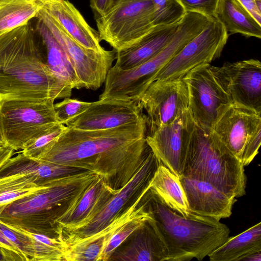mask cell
<instances>
[{
	"instance_id": "6da1fadb",
	"label": "cell",
	"mask_w": 261,
	"mask_h": 261,
	"mask_svg": "<svg viewBox=\"0 0 261 261\" xmlns=\"http://www.w3.org/2000/svg\"><path fill=\"white\" fill-rule=\"evenodd\" d=\"M146 117L138 122L101 130L66 126L38 160L94 172L118 191L141 165L148 145Z\"/></svg>"
},
{
	"instance_id": "7a4b0ae2",
	"label": "cell",
	"mask_w": 261,
	"mask_h": 261,
	"mask_svg": "<svg viewBox=\"0 0 261 261\" xmlns=\"http://www.w3.org/2000/svg\"><path fill=\"white\" fill-rule=\"evenodd\" d=\"M46 64L41 39L31 21L0 35V101L69 97Z\"/></svg>"
},
{
	"instance_id": "3957f363",
	"label": "cell",
	"mask_w": 261,
	"mask_h": 261,
	"mask_svg": "<svg viewBox=\"0 0 261 261\" xmlns=\"http://www.w3.org/2000/svg\"><path fill=\"white\" fill-rule=\"evenodd\" d=\"M99 176L86 171L53 179L32 193L0 204V222L60 239L58 221L73 208L85 190Z\"/></svg>"
},
{
	"instance_id": "277c9868",
	"label": "cell",
	"mask_w": 261,
	"mask_h": 261,
	"mask_svg": "<svg viewBox=\"0 0 261 261\" xmlns=\"http://www.w3.org/2000/svg\"><path fill=\"white\" fill-rule=\"evenodd\" d=\"M163 243L167 261L201 260L229 237L230 230L215 219L193 213L185 216L168 206L150 188L142 198Z\"/></svg>"
},
{
	"instance_id": "5b68a950",
	"label": "cell",
	"mask_w": 261,
	"mask_h": 261,
	"mask_svg": "<svg viewBox=\"0 0 261 261\" xmlns=\"http://www.w3.org/2000/svg\"><path fill=\"white\" fill-rule=\"evenodd\" d=\"M182 175L210 182L236 198L245 194L244 166L210 130L196 124Z\"/></svg>"
},
{
	"instance_id": "8992f818",
	"label": "cell",
	"mask_w": 261,
	"mask_h": 261,
	"mask_svg": "<svg viewBox=\"0 0 261 261\" xmlns=\"http://www.w3.org/2000/svg\"><path fill=\"white\" fill-rule=\"evenodd\" d=\"M203 29V24L196 17L185 14L172 39L153 58L126 70H118L112 66L107 74L105 89L99 99L139 102L161 69Z\"/></svg>"
},
{
	"instance_id": "52a82bcc",
	"label": "cell",
	"mask_w": 261,
	"mask_h": 261,
	"mask_svg": "<svg viewBox=\"0 0 261 261\" xmlns=\"http://www.w3.org/2000/svg\"><path fill=\"white\" fill-rule=\"evenodd\" d=\"M55 99H13L0 101V129L4 145L22 149L58 122Z\"/></svg>"
},
{
	"instance_id": "ba28073f",
	"label": "cell",
	"mask_w": 261,
	"mask_h": 261,
	"mask_svg": "<svg viewBox=\"0 0 261 261\" xmlns=\"http://www.w3.org/2000/svg\"><path fill=\"white\" fill-rule=\"evenodd\" d=\"M154 13L151 0H116L106 15L96 17L100 40L116 52L130 48L153 29Z\"/></svg>"
},
{
	"instance_id": "9c48e42d",
	"label": "cell",
	"mask_w": 261,
	"mask_h": 261,
	"mask_svg": "<svg viewBox=\"0 0 261 261\" xmlns=\"http://www.w3.org/2000/svg\"><path fill=\"white\" fill-rule=\"evenodd\" d=\"M161 164L148 145L141 165L127 184L106 202L89 223L79 228L61 234L60 239L68 247L106 227L145 193Z\"/></svg>"
},
{
	"instance_id": "30bf717a",
	"label": "cell",
	"mask_w": 261,
	"mask_h": 261,
	"mask_svg": "<svg viewBox=\"0 0 261 261\" xmlns=\"http://www.w3.org/2000/svg\"><path fill=\"white\" fill-rule=\"evenodd\" d=\"M188 91L189 110L195 123L210 130L220 111L232 102L219 67L203 64L182 77Z\"/></svg>"
},
{
	"instance_id": "8fae6325",
	"label": "cell",
	"mask_w": 261,
	"mask_h": 261,
	"mask_svg": "<svg viewBox=\"0 0 261 261\" xmlns=\"http://www.w3.org/2000/svg\"><path fill=\"white\" fill-rule=\"evenodd\" d=\"M36 17L47 26L66 53L82 88L95 90L105 82L107 74L116 58L115 50L96 51L87 49L69 37L44 10Z\"/></svg>"
},
{
	"instance_id": "7c38bea8",
	"label": "cell",
	"mask_w": 261,
	"mask_h": 261,
	"mask_svg": "<svg viewBox=\"0 0 261 261\" xmlns=\"http://www.w3.org/2000/svg\"><path fill=\"white\" fill-rule=\"evenodd\" d=\"M228 36L222 23L217 17L212 18L203 30L161 69L155 80L181 79L196 66L210 63L220 57Z\"/></svg>"
},
{
	"instance_id": "4fadbf2b",
	"label": "cell",
	"mask_w": 261,
	"mask_h": 261,
	"mask_svg": "<svg viewBox=\"0 0 261 261\" xmlns=\"http://www.w3.org/2000/svg\"><path fill=\"white\" fill-rule=\"evenodd\" d=\"M146 112L148 134L174 121L189 108L187 85L182 78L154 81L140 99Z\"/></svg>"
},
{
	"instance_id": "5bb4252c",
	"label": "cell",
	"mask_w": 261,
	"mask_h": 261,
	"mask_svg": "<svg viewBox=\"0 0 261 261\" xmlns=\"http://www.w3.org/2000/svg\"><path fill=\"white\" fill-rule=\"evenodd\" d=\"M195 124L188 109L172 122L145 137L147 144L161 163L178 177L184 172Z\"/></svg>"
},
{
	"instance_id": "9a60e30c",
	"label": "cell",
	"mask_w": 261,
	"mask_h": 261,
	"mask_svg": "<svg viewBox=\"0 0 261 261\" xmlns=\"http://www.w3.org/2000/svg\"><path fill=\"white\" fill-rule=\"evenodd\" d=\"M145 117L139 102L103 98L91 102L84 111L64 125L82 130L107 129L135 123Z\"/></svg>"
},
{
	"instance_id": "2e32d148",
	"label": "cell",
	"mask_w": 261,
	"mask_h": 261,
	"mask_svg": "<svg viewBox=\"0 0 261 261\" xmlns=\"http://www.w3.org/2000/svg\"><path fill=\"white\" fill-rule=\"evenodd\" d=\"M261 127V113L234 102L219 113L210 130L241 161L245 145Z\"/></svg>"
},
{
	"instance_id": "e0dca14e",
	"label": "cell",
	"mask_w": 261,
	"mask_h": 261,
	"mask_svg": "<svg viewBox=\"0 0 261 261\" xmlns=\"http://www.w3.org/2000/svg\"><path fill=\"white\" fill-rule=\"evenodd\" d=\"M232 102L261 113V63L257 59L227 62L219 67Z\"/></svg>"
},
{
	"instance_id": "ac0fdd59",
	"label": "cell",
	"mask_w": 261,
	"mask_h": 261,
	"mask_svg": "<svg viewBox=\"0 0 261 261\" xmlns=\"http://www.w3.org/2000/svg\"><path fill=\"white\" fill-rule=\"evenodd\" d=\"M179 177L190 212L218 221L230 216L234 197L207 181L182 175Z\"/></svg>"
},
{
	"instance_id": "d6986e66",
	"label": "cell",
	"mask_w": 261,
	"mask_h": 261,
	"mask_svg": "<svg viewBox=\"0 0 261 261\" xmlns=\"http://www.w3.org/2000/svg\"><path fill=\"white\" fill-rule=\"evenodd\" d=\"M41 9L53 18L72 39L82 46L96 51L105 50L100 45L97 31L86 21L68 0H37Z\"/></svg>"
},
{
	"instance_id": "ffe728a7",
	"label": "cell",
	"mask_w": 261,
	"mask_h": 261,
	"mask_svg": "<svg viewBox=\"0 0 261 261\" xmlns=\"http://www.w3.org/2000/svg\"><path fill=\"white\" fill-rule=\"evenodd\" d=\"M118 191L111 188L101 176L97 178L85 190L73 208L58 221L59 237L89 223Z\"/></svg>"
},
{
	"instance_id": "44dd1931",
	"label": "cell",
	"mask_w": 261,
	"mask_h": 261,
	"mask_svg": "<svg viewBox=\"0 0 261 261\" xmlns=\"http://www.w3.org/2000/svg\"><path fill=\"white\" fill-rule=\"evenodd\" d=\"M143 196L101 231L68 246L65 252L64 261L99 260L101 253L116 231L141 211L143 205L141 199Z\"/></svg>"
},
{
	"instance_id": "7402d4cb",
	"label": "cell",
	"mask_w": 261,
	"mask_h": 261,
	"mask_svg": "<svg viewBox=\"0 0 261 261\" xmlns=\"http://www.w3.org/2000/svg\"><path fill=\"white\" fill-rule=\"evenodd\" d=\"M179 22L155 26L140 42L130 48L117 52L116 62L113 67L118 70H126L153 58L172 39Z\"/></svg>"
},
{
	"instance_id": "603a6c76",
	"label": "cell",
	"mask_w": 261,
	"mask_h": 261,
	"mask_svg": "<svg viewBox=\"0 0 261 261\" xmlns=\"http://www.w3.org/2000/svg\"><path fill=\"white\" fill-rule=\"evenodd\" d=\"M129 238V241L121 250L116 249L109 260L165 261L166 248L149 222L146 221Z\"/></svg>"
},
{
	"instance_id": "cb8c5ba5",
	"label": "cell",
	"mask_w": 261,
	"mask_h": 261,
	"mask_svg": "<svg viewBox=\"0 0 261 261\" xmlns=\"http://www.w3.org/2000/svg\"><path fill=\"white\" fill-rule=\"evenodd\" d=\"M34 26L43 44L46 64L50 72L69 91L81 89V84L63 48L39 18Z\"/></svg>"
},
{
	"instance_id": "d4e9b609",
	"label": "cell",
	"mask_w": 261,
	"mask_h": 261,
	"mask_svg": "<svg viewBox=\"0 0 261 261\" xmlns=\"http://www.w3.org/2000/svg\"><path fill=\"white\" fill-rule=\"evenodd\" d=\"M86 171L30 158L21 153L8 159L0 167V178L15 175L29 174L47 182L54 179Z\"/></svg>"
},
{
	"instance_id": "484cf974",
	"label": "cell",
	"mask_w": 261,
	"mask_h": 261,
	"mask_svg": "<svg viewBox=\"0 0 261 261\" xmlns=\"http://www.w3.org/2000/svg\"><path fill=\"white\" fill-rule=\"evenodd\" d=\"M261 251V223L227 239L208 255L211 261H238Z\"/></svg>"
},
{
	"instance_id": "4316f807",
	"label": "cell",
	"mask_w": 261,
	"mask_h": 261,
	"mask_svg": "<svg viewBox=\"0 0 261 261\" xmlns=\"http://www.w3.org/2000/svg\"><path fill=\"white\" fill-rule=\"evenodd\" d=\"M149 188L169 207L185 216L190 214L179 177L162 163L154 175Z\"/></svg>"
},
{
	"instance_id": "83f0119b",
	"label": "cell",
	"mask_w": 261,
	"mask_h": 261,
	"mask_svg": "<svg viewBox=\"0 0 261 261\" xmlns=\"http://www.w3.org/2000/svg\"><path fill=\"white\" fill-rule=\"evenodd\" d=\"M228 35L261 38V25L237 0H220L216 17Z\"/></svg>"
},
{
	"instance_id": "f1b7e54d",
	"label": "cell",
	"mask_w": 261,
	"mask_h": 261,
	"mask_svg": "<svg viewBox=\"0 0 261 261\" xmlns=\"http://www.w3.org/2000/svg\"><path fill=\"white\" fill-rule=\"evenodd\" d=\"M40 9L37 0H0V35L36 18Z\"/></svg>"
},
{
	"instance_id": "f546056e",
	"label": "cell",
	"mask_w": 261,
	"mask_h": 261,
	"mask_svg": "<svg viewBox=\"0 0 261 261\" xmlns=\"http://www.w3.org/2000/svg\"><path fill=\"white\" fill-rule=\"evenodd\" d=\"M26 232L32 241L34 261H64V254L68 246L62 240Z\"/></svg>"
},
{
	"instance_id": "4dcf8cb0",
	"label": "cell",
	"mask_w": 261,
	"mask_h": 261,
	"mask_svg": "<svg viewBox=\"0 0 261 261\" xmlns=\"http://www.w3.org/2000/svg\"><path fill=\"white\" fill-rule=\"evenodd\" d=\"M141 201L143 205L141 211L116 231L101 253L99 260H109L114 251L136 230L150 219V216L145 209L142 198Z\"/></svg>"
},
{
	"instance_id": "1f68e13d",
	"label": "cell",
	"mask_w": 261,
	"mask_h": 261,
	"mask_svg": "<svg viewBox=\"0 0 261 261\" xmlns=\"http://www.w3.org/2000/svg\"><path fill=\"white\" fill-rule=\"evenodd\" d=\"M155 13L153 24L168 25L179 22L187 13L177 0H151Z\"/></svg>"
},
{
	"instance_id": "d6a6232c",
	"label": "cell",
	"mask_w": 261,
	"mask_h": 261,
	"mask_svg": "<svg viewBox=\"0 0 261 261\" xmlns=\"http://www.w3.org/2000/svg\"><path fill=\"white\" fill-rule=\"evenodd\" d=\"M66 128L64 124L57 123L45 134L29 142L21 153L30 158L38 160Z\"/></svg>"
},
{
	"instance_id": "836d02e7",
	"label": "cell",
	"mask_w": 261,
	"mask_h": 261,
	"mask_svg": "<svg viewBox=\"0 0 261 261\" xmlns=\"http://www.w3.org/2000/svg\"><path fill=\"white\" fill-rule=\"evenodd\" d=\"M0 230L22 252L27 261H34V251L31 237L25 231L0 222Z\"/></svg>"
},
{
	"instance_id": "e575fe53",
	"label": "cell",
	"mask_w": 261,
	"mask_h": 261,
	"mask_svg": "<svg viewBox=\"0 0 261 261\" xmlns=\"http://www.w3.org/2000/svg\"><path fill=\"white\" fill-rule=\"evenodd\" d=\"M91 103L66 97L61 102L54 103V109L58 122L64 124L67 121L84 111Z\"/></svg>"
},
{
	"instance_id": "d590c367",
	"label": "cell",
	"mask_w": 261,
	"mask_h": 261,
	"mask_svg": "<svg viewBox=\"0 0 261 261\" xmlns=\"http://www.w3.org/2000/svg\"><path fill=\"white\" fill-rule=\"evenodd\" d=\"M186 12H195L209 18L216 17L220 0H177Z\"/></svg>"
},
{
	"instance_id": "8d00e7d4",
	"label": "cell",
	"mask_w": 261,
	"mask_h": 261,
	"mask_svg": "<svg viewBox=\"0 0 261 261\" xmlns=\"http://www.w3.org/2000/svg\"><path fill=\"white\" fill-rule=\"evenodd\" d=\"M261 142V127L250 137L244 147L241 162L244 166L248 165L258 153Z\"/></svg>"
},
{
	"instance_id": "74e56055",
	"label": "cell",
	"mask_w": 261,
	"mask_h": 261,
	"mask_svg": "<svg viewBox=\"0 0 261 261\" xmlns=\"http://www.w3.org/2000/svg\"><path fill=\"white\" fill-rule=\"evenodd\" d=\"M261 24V0H237Z\"/></svg>"
},
{
	"instance_id": "f35d334b",
	"label": "cell",
	"mask_w": 261,
	"mask_h": 261,
	"mask_svg": "<svg viewBox=\"0 0 261 261\" xmlns=\"http://www.w3.org/2000/svg\"><path fill=\"white\" fill-rule=\"evenodd\" d=\"M116 0H90V7L97 17L106 15L113 7Z\"/></svg>"
},
{
	"instance_id": "ab89813d",
	"label": "cell",
	"mask_w": 261,
	"mask_h": 261,
	"mask_svg": "<svg viewBox=\"0 0 261 261\" xmlns=\"http://www.w3.org/2000/svg\"><path fill=\"white\" fill-rule=\"evenodd\" d=\"M0 248L15 255L19 261H27L26 258L18 248L8 239L0 230Z\"/></svg>"
},
{
	"instance_id": "60d3db41",
	"label": "cell",
	"mask_w": 261,
	"mask_h": 261,
	"mask_svg": "<svg viewBox=\"0 0 261 261\" xmlns=\"http://www.w3.org/2000/svg\"><path fill=\"white\" fill-rule=\"evenodd\" d=\"M14 149L7 145L0 146V167L13 154Z\"/></svg>"
},
{
	"instance_id": "b9f144b4",
	"label": "cell",
	"mask_w": 261,
	"mask_h": 261,
	"mask_svg": "<svg viewBox=\"0 0 261 261\" xmlns=\"http://www.w3.org/2000/svg\"><path fill=\"white\" fill-rule=\"evenodd\" d=\"M0 261H19L13 254L0 248Z\"/></svg>"
},
{
	"instance_id": "7bdbcfd3",
	"label": "cell",
	"mask_w": 261,
	"mask_h": 261,
	"mask_svg": "<svg viewBox=\"0 0 261 261\" xmlns=\"http://www.w3.org/2000/svg\"><path fill=\"white\" fill-rule=\"evenodd\" d=\"M241 260L245 261H260L261 251L251 253L245 256Z\"/></svg>"
},
{
	"instance_id": "ee69618b",
	"label": "cell",
	"mask_w": 261,
	"mask_h": 261,
	"mask_svg": "<svg viewBox=\"0 0 261 261\" xmlns=\"http://www.w3.org/2000/svg\"><path fill=\"white\" fill-rule=\"evenodd\" d=\"M2 145H4V143H3V142L2 140V134H1V129H0V146H2Z\"/></svg>"
}]
</instances>
